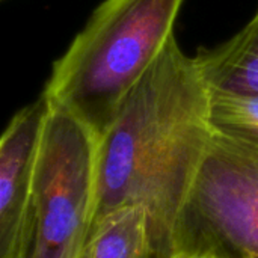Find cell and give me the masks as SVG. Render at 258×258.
I'll return each mask as SVG.
<instances>
[{"mask_svg": "<svg viewBox=\"0 0 258 258\" xmlns=\"http://www.w3.org/2000/svg\"><path fill=\"white\" fill-rule=\"evenodd\" d=\"M209 115L215 133L258 147V92L210 89Z\"/></svg>", "mask_w": 258, "mask_h": 258, "instance_id": "ba28073f", "label": "cell"}, {"mask_svg": "<svg viewBox=\"0 0 258 258\" xmlns=\"http://www.w3.org/2000/svg\"><path fill=\"white\" fill-rule=\"evenodd\" d=\"M172 258H186V257H180V255H174Z\"/></svg>", "mask_w": 258, "mask_h": 258, "instance_id": "9c48e42d", "label": "cell"}, {"mask_svg": "<svg viewBox=\"0 0 258 258\" xmlns=\"http://www.w3.org/2000/svg\"><path fill=\"white\" fill-rule=\"evenodd\" d=\"M98 136L48 101L21 258H82L95 206Z\"/></svg>", "mask_w": 258, "mask_h": 258, "instance_id": "3957f363", "label": "cell"}, {"mask_svg": "<svg viewBox=\"0 0 258 258\" xmlns=\"http://www.w3.org/2000/svg\"><path fill=\"white\" fill-rule=\"evenodd\" d=\"M48 100L20 109L0 141V258H21Z\"/></svg>", "mask_w": 258, "mask_h": 258, "instance_id": "5b68a950", "label": "cell"}, {"mask_svg": "<svg viewBox=\"0 0 258 258\" xmlns=\"http://www.w3.org/2000/svg\"><path fill=\"white\" fill-rule=\"evenodd\" d=\"M209 109L197 60L172 36L98 138L92 227L142 206L154 258H172L177 216L213 136Z\"/></svg>", "mask_w": 258, "mask_h": 258, "instance_id": "6da1fadb", "label": "cell"}, {"mask_svg": "<svg viewBox=\"0 0 258 258\" xmlns=\"http://www.w3.org/2000/svg\"><path fill=\"white\" fill-rule=\"evenodd\" d=\"M195 60L210 89L258 92V6L242 30L213 48H200Z\"/></svg>", "mask_w": 258, "mask_h": 258, "instance_id": "8992f818", "label": "cell"}, {"mask_svg": "<svg viewBox=\"0 0 258 258\" xmlns=\"http://www.w3.org/2000/svg\"><path fill=\"white\" fill-rule=\"evenodd\" d=\"M258 258V147L213 132L172 233V257Z\"/></svg>", "mask_w": 258, "mask_h": 258, "instance_id": "277c9868", "label": "cell"}, {"mask_svg": "<svg viewBox=\"0 0 258 258\" xmlns=\"http://www.w3.org/2000/svg\"><path fill=\"white\" fill-rule=\"evenodd\" d=\"M184 0H104L54 62L47 100L98 138L174 36Z\"/></svg>", "mask_w": 258, "mask_h": 258, "instance_id": "7a4b0ae2", "label": "cell"}, {"mask_svg": "<svg viewBox=\"0 0 258 258\" xmlns=\"http://www.w3.org/2000/svg\"><path fill=\"white\" fill-rule=\"evenodd\" d=\"M82 258H154L147 210L130 206L106 216L91 228Z\"/></svg>", "mask_w": 258, "mask_h": 258, "instance_id": "52a82bcc", "label": "cell"}]
</instances>
